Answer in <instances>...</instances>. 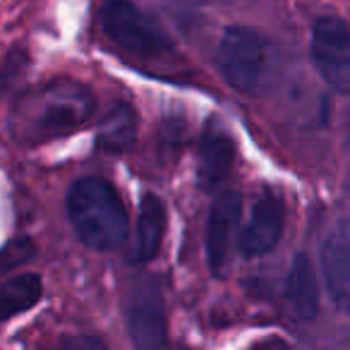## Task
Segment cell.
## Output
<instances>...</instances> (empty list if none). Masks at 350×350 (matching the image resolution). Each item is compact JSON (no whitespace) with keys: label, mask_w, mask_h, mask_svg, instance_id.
Returning <instances> with one entry per match:
<instances>
[{"label":"cell","mask_w":350,"mask_h":350,"mask_svg":"<svg viewBox=\"0 0 350 350\" xmlns=\"http://www.w3.org/2000/svg\"><path fill=\"white\" fill-rule=\"evenodd\" d=\"M94 94L75 79H53L27 92L12 108V135L39 144L77 132L94 113Z\"/></svg>","instance_id":"1"},{"label":"cell","mask_w":350,"mask_h":350,"mask_svg":"<svg viewBox=\"0 0 350 350\" xmlns=\"http://www.w3.org/2000/svg\"><path fill=\"white\" fill-rule=\"evenodd\" d=\"M68 216L77 238L96 252H113L127 240L130 221L116 187L103 178L87 175L70 185Z\"/></svg>","instance_id":"2"},{"label":"cell","mask_w":350,"mask_h":350,"mask_svg":"<svg viewBox=\"0 0 350 350\" xmlns=\"http://www.w3.org/2000/svg\"><path fill=\"white\" fill-rule=\"evenodd\" d=\"M98 25L113 44L139 58H161L173 51V41L132 0H101Z\"/></svg>","instance_id":"3"},{"label":"cell","mask_w":350,"mask_h":350,"mask_svg":"<svg viewBox=\"0 0 350 350\" xmlns=\"http://www.w3.org/2000/svg\"><path fill=\"white\" fill-rule=\"evenodd\" d=\"M269 65V41L257 29L230 25L219 41V70L233 89L254 94Z\"/></svg>","instance_id":"4"},{"label":"cell","mask_w":350,"mask_h":350,"mask_svg":"<svg viewBox=\"0 0 350 350\" xmlns=\"http://www.w3.org/2000/svg\"><path fill=\"white\" fill-rule=\"evenodd\" d=\"M312 63L336 94H350V27L336 17H321L312 27Z\"/></svg>","instance_id":"5"},{"label":"cell","mask_w":350,"mask_h":350,"mask_svg":"<svg viewBox=\"0 0 350 350\" xmlns=\"http://www.w3.org/2000/svg\"><path fill=\"white\" fill-rule=\"evenodd\" d=\"M125 321L137 348L156 350L165 345V310L156 283L146 281L132 288L125 300Z\"/></svg>","instance_id":"6"},{"label":"cell","mask_w":350,"mask_h":350,"mask_svg":"<svg viewBox=\"0 0 350 350\" xmlns=\"http://www.w3.org/2000/svg\"><path fill=\"white\" fill-rule=\"evenodd\" d=\"M286 224V211L283 202L273 195H264L252 206V214L240 235V252L247 259L264 257L278 245Z\"/></svg>","instance_id":"7"},{"label":"cell","mask_w":350,"mask_h":350,"mask_svg":"<svg viewBox=\"0 0 350 350\" xmlns=\"http://www.w3.org/2000/svg\"><path fill=\"white\" fill-rule=\"evenodd\" d=\"M240 195L238 192H224L216 197L214 206L209 211V221H206V262L209 269L219 276L226 267V259L230 254V245H233V235L240 224Z\"/></svg>","instance_id":"8"},{"label":"cell","mask_w":350,"mask_h":350,"mask_svg":"<svg viewBox=\"0 0 350 350\" xmlns=\"http://www.w3.org/2000/svg\"><path fill=\"white\" fill-rule=\"evenodd\" d=\"M321 276L334 307L350 317V235L331 230L319 252Z\"/></svg>","instance_id":"9"},{"label":"cell","mask_w":350,"mask_h":350,"mask_svg":"<svg viewBox=\"0 0 350 350\" xmlns=\"http://www.w3.org/2000/svg\"><path fill=\"white\" fill-rule=\"evenodd\" d=\"M235 165V142L224 125L216 120L206 122L200 139V159H197V178L204 190H214L228 178Z\"/></svg>","instance_id":"10"},{"label":"cell","mask_w":350,"mask_h":350,"mask_svg":"<svg viewBox=\"0 0 350 350\" xmlns=\"http://www.w3.org/2000/svg\"><path fill=\"white\" fill-rule=\"evenodd\" d=\"M286 300L295 319L312 321L319 312V288H317L314 264L305 252H297L291 262L286 278Z\"/></svg>","instance_id":"11"},{"label":"cell","mask_w":350,"mask_h":350,"mask_svg":"<svg viewBox=\"0 0 350 350\" xmlns=\"http://www.w3.org/2000/svg\"><path fill=\"white\" fill-rule=\"evenodd\" d=\"M165 233V206L156 195H144L139 202V214H137V233H135V250H132V262L146 264L159 254L161 243Z\"/></svg>","instance_id":"12"},{"label":"cell","mask_w":350,"mask_h":350,"mask_svg":"<svg viewBox=\"0 0 350 350\" xmlns=\"http://www.w3.org/2000/svg\"><path fill=\"white\" fill-rule=\"evenodd\" d=\"M137 139V113L130 103L120 101L111 106L98 122L96 144L108 154H125Z\"/></svg>","instance_id":"13"},{"label":"cell","mask_w":350,"mask_h":350,"mask_svg":"<svg viewBox=\"0 0 350 350\" xmlns=\"http://www.w3.org/2000/svg\"><path fill=\"white\" fill-rule=\"evenodd\" d=\"M44 295V281L39 273H20L0 283V324L12 317L25 314Z\"/></svg>","instance_id":"14"},{"label":"cell","mask_w":350,"mask_h":350,"mask_svg":"<svg viewBox=\"0 0 350 350\" xmlns=\"http://www.w3.org/2000/svg\"><path fill=\"white\" fill-rule=\"evenodd\" d=\"M31 254H34V245L31 240H17V243H10L8 247L0 250V273L12 271L20 264L29 262Z\"/></svg>","instance_id":"15"}]
</instances>
